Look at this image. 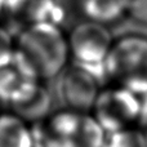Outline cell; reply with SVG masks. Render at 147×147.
Masks as SVG:
<instances>
[{"instance_id": "cell-1", "label": "cell", "mask_w": 147, "mask_h": 147, "mask_svg": "<svg viewBox=\"0 0 147 147\" xmlns=\"http://www.w3.org/2000/svg\"><path fill=\"white\" fill-rule=\"evenodd\" d=\"M14 47L40 80L56 79L71 62L67 31L49 23H25L14 34Z\"/></svg>"}, {"instance_id": "cell-2", "label": "cell", "mask_w": 147, "mask_h": 147, "mask_svg": "<svg viewBox=\"0 0 147 147\" xmlns=\"http://www.w3.org/2000/svg\"><path fill=\"white\" fill-rule=\"evenodd\" d=\"M31 128L35 147H103L106 132L88 112L63 110Z\"/></svg>"}, {"instance_id": "cell-3", "label": "cell", "mask_w": 147, "mask_h": 147, "mask_svg": "<svg viewBox=\"0 0 147 147\" xmlns=\"http://www.w3.org/2000/svg\"><path fill=\"white\" fill-rule=\"evenodd\" d=\"M107 81L137 96L147 92V35L125 31L115 36L106 59Z\"/></svg>"}, {"instance_id": "cell-4", "label": "cell", "mask_w": 147, "mask_h": 147, "mask_svg": "<svg viewBox=\"0 0 147 147\" xmlns=\"http://www.w3.org/2000/svg\"><path fill=\"white\" fill-rule=\"evenodd\" d=\"M115 35L106 25L81 20L67 31L71 62L89 70L102 85L107 83L106 59L114 44Z\"/></svg>"}, {"instance_id": "cell-5", "label": "cell", "mask_w": 147, "mask_h": 147, "mask_svg": "<svg viewBox=\"0 0 147 147\" xmlns=\"http://www.w3.org/2000/svg\"><path fill=\"white\" fill-rule=\"evenodd\" d=\"M92 111L101 128L110 134L128 129L138 121L140 99L133 92L114 85L99 90Z\"/></svg>"}, {"instance_id": "cell-6", "label": "cell", "mask_w": 147, "mask_h": 147, "mask_svg": "<svg viewBox=\"0 0 147 147\" xmlns=\"http://www.w3.org/2000/svg\"><path fill=\"white\" fill-rule=\"evenodd\" d=\"M40 83L34 67L16 48L0 59V102L13 106L27 98Z\"/></svg>"}, {"instance_id": "cell-7", "label": "cell", "mask_w": 147, "mask_h": 147, "mask_svg": "<svg viewBox=\"0 0 147 147\" xmlns=\"http://www.w3.org/2000/svg\"><path fill=\"white\" fill-rule=\"evenodd\" d=\"M57 79L59 97L67 109L80 112L92 111L101 86H103L93 74L75 62H70Z\"/></svg>"}, {"instance_id": "cell-8", "label": "cell", "mask_w": 147, "mask_h": 147, "mask_svg": "<svg viewBox=\"0 0 147 147\" xmlns=\"http://www.w3.org/2000/svg\"><path fill=\"white\" fill-rule=\"evenodd\" d=\"M70 17L71 10L67 0H30L22 14L25 23H49L65 30Z\"/></svg>"}, {"instance_id": "cell-9", "label": "cell", "mask_w": 147, "mask_h": 147, "mask_svg": "<svg viewBox=\"0 0 147 147\" xmlns=\"http://www.w3.org/2000/svg\"><path fill=\"white\" fill-rule=\"evenodd\" d=\"M78 10L84 20L112 26L127 20V0H78Z\"/></svg>"}, {"instance_id": "cell-10", "label": "cell", "mask_w": 147, "mask_h": 147, "mask_svg": "<svg viewBox=\"0 0 147 147\" xmlns=\"http://www.w3.org/2000/svg\"><path fill=\"white\" fill-rule=\"evenodd\" d=\"M0 147H35L31 128L14 112L0 114Z\"/></svg>"}, {"instance_id": "cell-11", "label": "cell", "mask_w": 147, "mask_h": 147, "mask_svg": "<svg viewBox=\"0 0 147 147\" xmlns=\"http://www.w3.org/2000/svg\"><path fill=\"white\" fill-rule=\"evenodd\" d=\"M16 115L26 123H39L49 115L52 109V94L45 85L39 84L36 89L23 101L10 106Z\"/></svg>"}, {"instance_id": "cell-12", "label": "cell", "mask_w": 147, "mask_h": 147, "mask_svg": "<svg viewBox=\"0 0 147 147\" xmlns=\"http://www.w3.org/2000/svg\"><path fill=\"white\" fill-rule=\"evenodd\" d=\"M103 147H147V137L140 130L128 128L106 134Z\"/></svg>"}, {"instance_id": "cell-13", "label": "cell", "mask_w": 147, "mask_h": 147, "mask_svg": "<svg viewBox=\"0 0 147 147\" xmlns=\"http://www.w3.org/2000/svg\"><path fill=\"white\" fill-rule=\"evenodd\" d=\"M127 20L140 27H147V0H127Z\"/></svg>"}, {"instance_id": "cell-14", "label": "cell", "mask_w": 147, "mask_h": 147, "mask_svg": "<svg viewBox=\"0 0 147 147\" xmlns=\"http://www.w3.org/2000/svg\"><path fill=\"white\" fill-rule=\"evenodd\" d=\"M14 34L5 26L0 25V59L14 49Z\"/></svg>"}, {"instance_id": "cell-15", "label": "cell", "mask_w": 147, "mask_h": 147, "mask_svg": "<svg viewBox=\"0 0 147 147\" xmlns=\"http://www.w3.org/2000/svg\"><path fill=\"white\" fill-rule=\"evenodd\" d=\"M140 99V116H138V124L141 127H147V92L138 96Z\"/></svg>"}, {"instance_id": "cell-16", "label": "cell", "mask_w": 147, "mask_h": 147, "mask_svg": "<svg viewBox=\"0 0 147 147\" xmlns=\"http://www.w3.org/2000/svg\"><path fill=\"white\" fill-rule=\"evenodd\" d=\"M4 10H5V1L0 0V13H4Z\"/></svg>"}]
</instances>
